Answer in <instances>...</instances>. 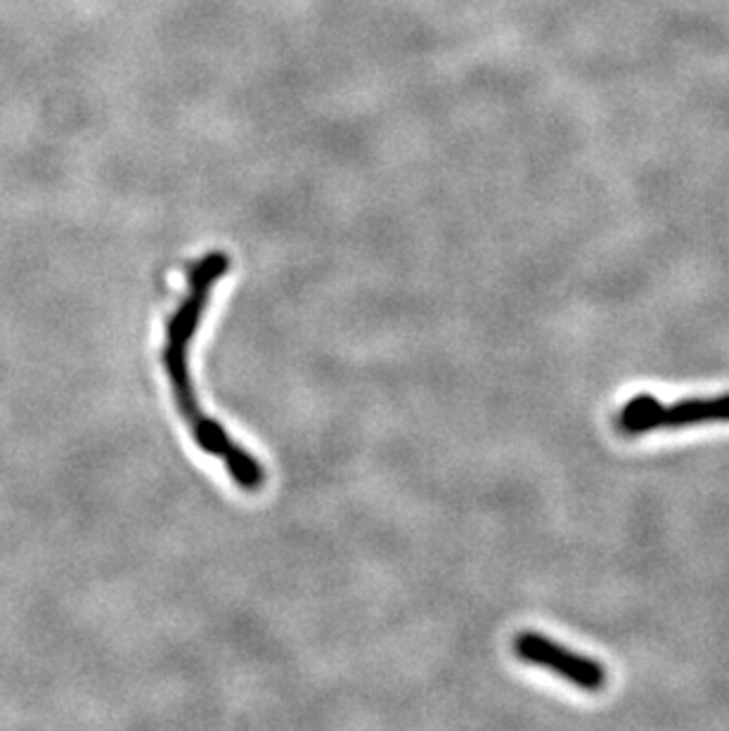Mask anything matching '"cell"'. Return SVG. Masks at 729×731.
I'll list each match as a JSON object with an SVG mask.
<instances>
[{
    "label": "cell",
    "mask_w": 729,
    "mask_h": 731,
    "mask_svg": "<svg viewBox=\"0 0 729 731\" xmlns=\"http://www.w3.org/2000/svg\"><path fill=\"white\" fill-rule=\"evenodd\" d=\"M227 268H231V258L223 251H211L188 268V294H185L183 304L166 322V346L162 361L171 379V386H174V398L178 403V410L183 414V420L188 422L197 446L223 460L227 474L235 479L242 491L256 493L261 491V485L266 481L261 464L256 462L249 452L242 450L237 443L223 432V426L216 420L207 417V414L199 410L188 365L190 343L195 339L199 322H202V313L209 306L211 290L225 275Z\"/></svg>",
    "instance_id": "cell-1"
},
{
    "label": "cell",
    "mask_w": 729,
    "mask_h": 731,
    "mask_svg": "<svg viewBox=\"0 0 729 731\" xmlns=\"http://www.w3.org/2000/svg\"><path fill=\"white\" fill-rule=\"evenodd\" d=\"M514 651H517L519 661L552 670L583 692L595 694L607 686V670L602 665L588 656L562 647V644H556L540 633H521L514 639Z\"/></svg>",
    "instance_id": "cell-3"
},
{
    "label": "cell",
    "mask_w": 729,
    "mask_h": 731,
    "mask_svg": "<svg viewBox=\"0 0 729 731\" xmlns=\"http://www.w3.org/2000/svg\"><path fill=\"white\" fill-rule=\"evenodd\" d=\"M729 422V393L708 398H687L673 405H663L654 396H635L621 408L619 428L627 436H639L659 428H682L698 424Z\"/></svg>",
    "instance_id": "cell-2"
}]
</instances>
